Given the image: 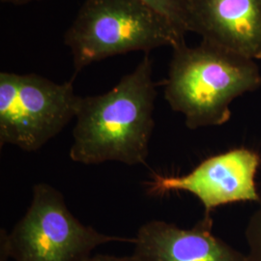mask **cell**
Segmentation results:
<instances>
[{
    "label": "cell",
    "instance_id": "8",
    "mask_svg": "<svg viewBox=\"0 0 261 261\" xmlns=\"http://www.w3.org/2000/svg\"><path fill=\"white\" fill-rule=\"evenodd\" d=\"M188 29L203 42L261 59V0H191Z\"/></svg>",
    "mask_w": 261,
    "mask_h": 261
},
{
    "label": "cell",
    "instance_id": "11",
    "mask_svg": "<svg viewBox=\"0 0 261 261\" xmlns=\"http://www.w3.org/2000/svg\"><path fill=\"white\" fill-rule=\"evenodd\" d=\"M85 261H140L135 254L130 256H115L109 254H96Z\"/></svg>",
    "mask_w": 261,
    "mask_h": 261
},
{
    "label": "cell",
    "instance_id": "5",
    "mask_svg": "<svg viewBox=\"0 0 261 261\" xmlns=\"http://www.w3.org/2000/svg\"><path fill=\"white\" fill-rule=\"evenodd\" d=\"M70 82L36 74L0 73V146L41 149L75 118L79 100Z\"/></svg>",
    "mask_w": 261,
    "mask_h": 261
},
{
    "label": "cell",
    "instance_id": "7",
    "mask_svg": "<svg viewBox=\"0 0 261 261\" xmlns=\"http://www.w3.org/2000/svg\"><path fill=\"white\" fill-rule=\"evenodd\" d=\"M211 213L192 228L153 220L142 224L135 238L134 254L140 261H250L213 233Z\"/></svg>",
    "mask_w": 261,
    "mask_h": 261
},
{
    "label": "cell",
    "instance_id": "6",
    "mask_svg": "<svg viewBox=\"0 0 261 261\" xmlns=\"http://www.w3.org/2000/svg\"><path fill=\"white\" fill-rule=\"evenodd\" d=\"M260 166L258 152L247 147H236L208 157L181 176L155 173L145 185L151 196L187 192L201 202L204 213L212 214L218 207L227 204H260L261 196L255 181Z\"/></svg>",
    "mask_w": 261,
    "mask_h": 261
},
{
    "label": "cell",
    "instance_id": "4",
    "mask_svg": "<svg viewBox=\"0 0 261 261\" xmlns=\"http://www.w3.org/2000/svg\"><path fill=\"white\" fill-rule=\"evenodd\" d=\"M111 242H135L103 234L81 223L63 195L46 183L33 187L25 215L11 232L1 230L0 261H85L97 247Z\"/></svg>",
    "mask_w": 261,
    "mask_h": 261
},
{
    "label": "cell",
    "instance_id": "9",
    "mask_svg": "<svg viewBox=\"0 0 261 261\" xmlns=\"http://www.w3.org/2000/svg\"><path fill=\"white\" fill-rule=\"evenodd\" d=\"M159 15L168 20L178 31L189 32V11L191 0H140Z\"/></svg>",
    "mask_w": 261,
    "mask_h": 261
},
{
    "label": "cell",
    "instance_id": "3",
    "mask_svg": "<svg viewBox=\"0 0 261 261\" xmlns=\"http://www.w3.org/2000/svg\"><path fill=\"white\" fill-rule=\"evenodd\" d=\"M168 20L140 0H86L64 36L75 77L103 59L157 47H174L185 41Z\"/></svg>",
    "mask_w": 261,
    "mask_h": 261
},
{
    "label": "cell",
    "instance_id": "1",
    "mask_svg": "<svg viewBox=\"0 0 261 261\" xmlns=\"http://www.w3.org/2000/svg\"><path fill=\"white\" fill-rule=\"evenodd\" d=\"M156 97L149 54L110 91L80 97L71 160L84 165L112 161L145 165L155 127Z\"/></svg>",
    "mask_w": 261,
    "mask_h": 261
},
{
    "label": "cell",
    "instance_id": "12",
    "mask_svg": "<svg viewBox=\"0 0 261 261\" xmlns=\"http://www.w3.org/2000/svg\"><path fill=\"white\" fill-rule=\"evenodd\" d=\"M0 1L4 2V3L13 4V5H24V4H28L29 2L38 1V0H0Z\"/></svg>",
    "mask_w": 261,
    "mask_h": 261
},
{
    "label": "cell",
    "instance_id": "2",
    "mask_svg": "<svg viewBox=\"0 0 261 261\" xmlns=\"http://www.w3.org/2000/svg\"><path fill=\"white\" fill-rule=\"evenodd\" d=\"M172 49L165 99L184 115L190 130L226 124L234 100L261 87L260 68L253 59L203 41L196 47L184 41Z\"/></svg>",
    "mask_w": 261,
    "mask_h": 261
},
{
    "label": "cell",
    "instance_id": "10",
    "mask_svg": "<svg viewBox=\"0 0 261 261\" xmlns=\"http://www.w3.org/2000/svg\"><path fill=\"white\" fill-rule=\"evenodd\" d=\"M250 261H261V203L252 213L245 229Z\"/></svg>",
    "mask_w": 261,
    "mask_h": 261
}]
</instances>
